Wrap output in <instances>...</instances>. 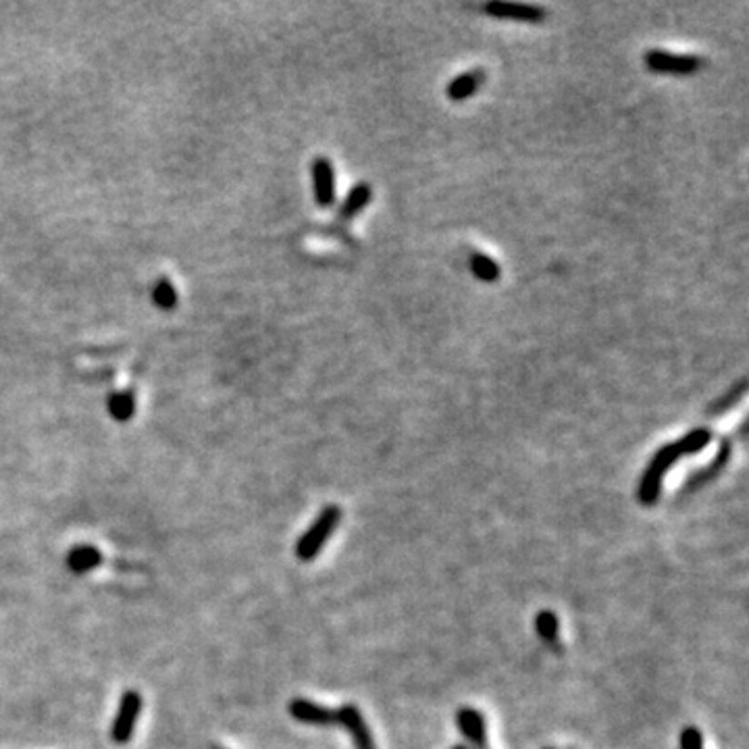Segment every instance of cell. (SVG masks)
Masks as SVG:
<instances>
[{"mask_svg": "<svg viewBox=\"0 0 749 749\" xmlns=\"http://www.w3.org/2000/svg\"><path fill=\"white\" fill-rule=\"evenodd\" d=\"M340 521H342L340 506L331 504V506L323 508L321 514L315 518L305 535H302L296 542V558L302 562H311L319 556L323 545L327 544V539L331 537V533L337 529Z\"/></svg>", "mask_w": 749, "mask_h": 749, "instance_id": "obj_2", "label": "cell"}, {"mask_svg": "<svg viewBox=\"0 0 749 749\" xmlns=\"http://www.w3.org/2000/svg\"><path fill=\"white\" fill-rule=\"evenodd\" d=\"M456 723H458L460 733H463L473 745L485 747L487 733H485V720L484 716H481V712H477L474 708H463L458 712Z\"/></svg>", "mask_w": 749, "mask_h": 749, "instance_id": "obj_9", "label": "cell"}, {"mask_svg": "<svg viewBox=\"0 0 749 749\" xmlns=\"http://www.w3.org/2000/svg\"><path fill=\"white\" fill-rule=\"evenodd\" d=\"M484 11L492 17L524 21V24H542V21L545 19V11L542 9V6L502 3V0H494V3H487L484 6Z\"/></svg>", "mask_w": 749, "mask_h": 749, "instance_id": "obj_7", "label": "cell"}, {"mask_svg": "<svg viewBox=\"0 0 749 749\" xmlns=\"http://www.w3.org/2000/svg\"><path fill=\"white\" fill-rule=\"evenodd\" d=\"M100 562H103V554L96 545H75L74 550L67 554V566L71 573L75 574H85L94 571V568L100 566Z\"/></svg>", "mask_w": 749, "mask_h": 749, "instance_id": "obj_11", "label": "cell"}, {"mask_svg": "<svg viewBox=\"0 0 749 749\" xmlns=\"http://www.w3.org/2000/svg\"><path fill=\"white\" fill-rule=\"evenodd\" d=\"M315 200L321 208H329L335 203V171L325 156H316L311 165Z\"/></svg>", "mask_w": 749, "mask_h": 749, "instance_id": "obj_5", "label": "cell"}, {"mask_svg": "<svg viewBox=\"0 0 749 749\" xmlns=\"http://www.w3.org/2000/svg\"><path fill=\"white\" fill-rule=\"evenodd\" d=\"M744 394H745V379H741L737 385L731 387V390L726 392L723 398L716 400L714 404L708 408V416H716V414L726 413V410H731L741 400V395H744Z\"/></svg>", "mask_w": 749, "mask_h": 749, "instance_id": "obj_17", "label": "cell"}, {"mask_svg": "<svg viewBox=\"0 0 749 749\" xmlns=\"http://www.w3.org/2000/svg\"><path fill=\"white\" fill-rule=\"evenodd\" d=\"M337 723H342L345 729H348L352 739H355L356 749H374V741L371 737L369 726H366L365 718L360 714L356 705H342V708L337 710Z\"/></svg>", "mask_w": 749, "mask_h": 749, "instance_id": "obj_8", "label": "cell"}, {"mask_svg": "<svg viewBox=\"0 0 749 749\" xmlns=\"http://www.w3.org/2000/svg\"><path fill=\"white\" fill-rule=\"evenodd\" d=\"M290 714L294 720H298L302 724H311V726H329L337 723V712L325 708V705L315 704L311 700H305V697H294L290 702Z\"/></svg>", "mask_w": 749, "mask_h": 749, "instance_id": "obj_6", "label": "cell"}, {"mask_svg": "<svg viewBox=\"0 0 749 749\" xmlns=\"http://www.w3.org/2000/svg\"><path fill=\"white\" fill-rule=\"evenodd\" d=\"M644 61L647 69L654 74H668V75H691L700 69L702 59L691 55H671L666 50H650L645 53Z\"/></svg>", "mask_w": 749, "mask_h": 749, "instance_id": "obj_4", "label": "cell"}, {"mask_svg": "<svg viewBox=\"0 0 749 749\" xmlns=\"http://www.w3.org/2000/svg\"><path fill=\"white\" fill-rule=\"evenodd\" d=\"M153 302L161 308V311H173V308L177 306V290L175 285L171 284V279L167 277H161L153 285Z\"/></svg>", "mask_w": 749, "mask_h": 749, "instance_id": "obj_14", "label": "cell"}, {"mask_svg": "<svg viewBox=\"0 0 749 749\" xmlns=\"http://www.w3.org/2000/svg\"><path fill=\"white\" fill-rule=\"evenodd\" d=\"M710 442H712V431L700 427V429L689 431V434L683 439H679V442L662 445V448L655 452L652 463L647 464V468L644 471V477H641L639 492H637L639 502L644 504V506H654V504L660 498L662 479H664V474L671 471V466L676 463V460L702 452Z\"/></svg>", "mask_w": 749, "mask_h": 749, "instance_id": "obj_1", "label": "cell"}, {"mask_svg": "<svg viewBox=\"0 0 749 749\" xmlns=\"http://www.w3.org/2000/svg\"><path fill=\"white\" fill-rule=\"evenodd\" d=\"M371 198H373L371 185L365 184V182L356 184V185L352 187V190L348 192V196H345V200H344V205H342V208H340V219L348 221V219H352V217H356V215H358L360 211H363L365 206H369Z\"/></svg>", "mask_w": 749, "mask_h": 749, "instance_id": "obj_12", "label": "cell"}, {"mask_svg": "<svg viewBox=\"0 0 749 749\" xmlns=\"http://www.w3.org/2000/svg\"><path fill=\"white\" fill-rule=\"evenodd\" d=\"M545 749H552V747H545Z\"/></svg>", "mask_w": 749, "mask_h": 749, "instance_id": "obj_20", "label": "cell"}, {"mask_svg": "<svg viewBox=\"0 0 749 749\" xmlns=\"http://www.w3.org/2000/svg\"><path fill=\"white\" fill-rule=\"evenodd\" d=\"M471 271L474 277L485 281V284H494V281L500 279L498 263H495L494 258H489L487 255H473Z\"/></svg>", "mask_w": 749, "mask_h": 749, "instance_id": "obj_15", "label": "cell"}, {"mask_svg": "<svg viewBox=\"0 0 749 749\" xmlns=\"http://www.w3.org/2000/svg\"><path fill=\"white\" fill-rule=\"evenodd\" d=\"M485 82V71L484 69H473L468 71V74L458 75L456 79H452L448 88H445V94H448L450 100H466L471 98L474 92H477L481 85Z\"/></svg>", "mask_w": 749, "mask_h": 749, "instance_id": "obj_10", "label": "cell"}, {"mask_svg": "<svg viewBox=\"0 0 749 749\" xmlns=\"http://www.w3.org/2000/svg\"><path fill=\"white\" fill-rule=\"evenodd\" d=\"M106 408H109V414L117 423H127L132 421V416L135 414V394L134 392H115L109 395V402H106Z\"/></svg>", "mask_w": 749, "mask_h": 749, "instance_id": "obj_13", "label": "cell"}, {"mask_svg": "<svg viewBox=\"0 0 749 749\" xmlns=\"http://www.w3.org/2000/svg\"><path fill=\"white\" fill-rule=\"evenodd\" d=\"M215 749H223V747H215Z\"/></svg>", "mask_w": 749, "mask_h": 749, "instance_id": "obj_19", "label": "cell"}, {"mask_svg": "<svg viewBox=\"0 0 749 749\" xmlns=\"http://www.w3.org/2000/svg\"><path fill=\"white\" fill-rule=\"evenodd\" d=\"M681 749H704L702 733L697 731L695 726H687V729L681 733Z\"/></svg>", "mask_w": 749, "mask_h": 749, "instance_id": "obj_18", "label": "cell"}, {"mask_svg": "<svg viewBox=\"0 0 749 749\" xmlns=\"http://www.w3.org/2000/svg\"><path fill=\"white\" fill-rule=\"evenodd\" d=\"M140 714H142V695L134 689L125 691V694L121 695L117 716H115L113 726H111V739L115 741V744L124 745L134 737V731L140 720Z\"/></svg>", "mask_w": 749, "mask_h": 749, "instance_id": "obj_3", "label": "cell"}, {"mask_svg": "<svg viewBox=\"0 0 749 749\" xmlns=\"http://www.w3.org/2000/svg\"><path fill=\"white\" fill-rule=\"evenodd\" d=\"M535 626H537L539 637H542L544 641H547V644H554V641L558 639L560 624H558L556 614H554L552 610L539 612L537 618H535Z\"/></svg>", "mask_w": 749, "mask_h": 749, "instance_id": "obj_16", "label": "cell"}]
</instances>
